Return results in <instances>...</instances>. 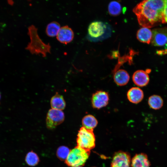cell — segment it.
Segmentation results:
<instances>
[{
	"label": "cell",
	"instance_id": "obj_1",
	"mask_svg": "<svg viewBox=\"0 0 167 167\" xmlns=\"http://www.w3.org/2000/svg\"><path fill=\"white\" fill-rule=\"evenodd\" d=\"M165 0H145L133 9L139 24L150 28L162 23V14Z\"/></svg>",
	"mask_w": 167,
	"mask_h": 167
},
{
	"label": "cell",
	"instance_id": "obj_2",
	"mask_svg": "<svg viewBox=\"0 0 167 167\" xmlns=\"http://www.w3.org/2000/svg\"><path fill=\"white\" fill-rule=\"evenodd\" d=\"M28 33L30 39V42L26 49L32 54H41L45 57L47 53H50V46L49 44L44 43L40 39L37 33V29L33 25L28 28Z\"/></svg>",
	"mask_w": 167,
	"mask_h": 167
},
{
	"label": "cell",
	"instance_id": "obj_3",
	"mask_svg": "<svg viewBox=\"0 0 167 167\" xmlns=\"http://www.w3.org/2000/svg\"><path fill=\"white\" fill-rule=\"evenodd\" d=\"M90 153V151L77 146L70 150L65 163L67 165L71 167L84 165L88 159Z\"/></svg>",
	"mask_w": 167,
	"mask_h": 167
},
{
	"label": "cell",
	"instance_id": "obj_4",
	"mask_svg": "<svg viewBox=\"0 0 167 167\" xmlns=\"http://www.w3.org/2000/svg\"><path fill=\"white\" fill-rule=\"evenodd\" d=\"M110 29L107 24L99 21L91 23L88 28L89 39L98 41L107 37L110 33Z\"/></svg>",
	"mask_w": 167,
	"mask_h": 167
},
{
	"label": "cell",
	"instance_id": "obj_5",
	"mask_svg": "<svg viewBox=\"0 0 167 167\" xmlns=\"http://www.w3.org/2000/svg\"><path fill=\"white\" fill-rule=\"evenodd\" d=\"M77 146L90 151L95 147V137L93 130L81 127L78 131L76 139Z\"/></svg>",
	"mask_w": 167,
	"mask_h": 167
},
{
	"label": "cell",
	"instance_id": "obj_6",
	"mask_svg": "<svg viewBox=\"0 0 167 167\" xmlns=\"http://www.w3.org/2000/svg\"><path fill=\"white\" fill-rule=\"evenodd\" d=\"M64 113L62 110L52 109H49L46 120L47 128L51 130L55 128L64 121Z\"/></svg>",
	"mask_w": 167,
	"mask_h": 167
},
{
	"label": "cell",
	"instance_id": "obj_7",
	"mask_svg": "<svg viewBox=\"0 0 167 167\" xmlns=\"http://www.w3.org/2000/svg\"><path fill=\"white\" fill-rule=\"evenodd\" d=\"M131 163V159L129 153L119 151L113 155L110 167H130Z\"/></svg>",
	"mask_w": 167,
	"mask_h": 167
},
{
	"label": "cell",
	"instance_id": "obj_8",
	"mask_svg": "<svg viewBox=\"0 0 167 167\" xmlns=\"http://www.w3.org/2000/svg\"><path fill=\"white\" fill-rule=\"evenodd\" d=\"M109 100L107 92L98 91L93 93L91 98L92 106L94 108L100 109L106 106Z\"/></svg>",
	"mask_w": 167,
	"mask_h": 167
},
{
	"label": "cell",
	"instance_id": "obj_9",
	"mask_svg": "<svg viewBox=\"0 0 167 167\" xmlns=\"http://www.w3.org/2000/svg\"><path fill=\"white\" fill-rule=\"evenodd\" d=\"M152 32L151 42L153 45L160 46L167 44V28L154 29Z\"/></svg>",
	"mask_w": 167,
	"mask_h": 167
},
{
	"label": "cell",
	"instance_id": "obj_10",
	"mask_svg": "<svg viewBox=\"0 0 167 167\" xmlns=\"http://www.w3.org/2000/svg\"><path fill=\"white\" fill-rule=\"evenodd\" d=\"M74 37L72 29L67 26L61 28L57 35L58 40L61 43L66 44L71 42Z\"/></svg>",
	"mask_w": 167,
	"mask_h": 167
},
{
	"label": "cell",
	"instance_id": "obj_11",
	"mask_svg": "<svg viewBox=\"0 0 167 167\" xmlns=\"http://www.w3.org/2000/svg\"><path fill=\"white\" fill-rule=\"evenodd\" d=\"M132 80L134 84L137 86L144 87L148 83L149 78L146 71L138 70L134 73L132 76Z\"/></svg>",
	"mask_w": 167,
	"mask_h": 167
},
{
	"label": "cell",
	"instance_id": "obj_12",
	"mask_svg": "<svg viewBox=\"0 0 167 167\" xmlns=\"http://www.w3.org/2000/svg\"><path fill=\"white\" fill-rule=\"evenodd\" d=\"M150 165L148 156L144 153L136 154L131 161L132 167H150Z\"/></svg>",
	"mask_w": 167,
	"mask_h": 167
},
{
	"label": "cell",
	"instance_id": "obj_13",
	"mask_svg": "<svg viewBox=\"0 0 167 167\" xmlns=\"http://www.w3.org/2000/svg\"><path fill=\"white\" fill-rule=\"evenodd\" d=\"M143 91L138 87H132L128 91L127 96L129 101L132 103L137 104L142 101L144 94Z\"/></svg>",
	"mask_w": 167,
	"mask_h": 167
},
{
	"label": "cell",
	"instance_id": "obj_14",
	"mask_svg": "<svg viewBox=\"0 0 167 167\" xmlns=\"http://www.w3.org/2000/svg\"><path fill=\"white\" fill-rule=\"evenodd\" d=\"M113 79L119 86H124L129 82L130 76L128 72L123 69H118L113 73Z\"/></svg>",
	"mask_w": 167,
	"mask_h": 167
},
{
	"label": "cell",
	"instance_id": "obj_15",
	"mask_svg": "<svg viewBox=\"0 0 167 167\" xmlns=\"http://www.w3.org/2000/svg\"><path fill=\"white\" fill-rule=\"evenodd\" d=\"M152 31L149 28L143 27L137 31V37L140 42L149 44L152 38Z\"/></svg>",
	"mask_w": 167,
	"mask_h": 167
},
{
	"label": "cell",
	"instance_id": "obj_16",
	"mask_svg": "<svg viewBox=\"0 0 167 167\" xmlns=\"http://www.w3.org/2000/svg\"><path fill=\"white\" fill-rule=\"evenodd\" d=\"M51 106L52 109L62 110L66 106V103L63 96L57 92L51 98Z\"/></svg>",
	"mask_w": 167,
	"mask_h": 167
},
{
	"label": "cell",
	"instance_id": "obj_17",
	"mask_svg": "<svg viewBox=\"0 0 167 167\" xmlns=\"http://www.w3.org/2000/svg\"><path fill=\"white\" fill-rule=\"evenodd\" d=\"M97 120L92 115H86L82 120L83 126L88 129L93 130L97 126Z\"/></svg>",
	"mask_w": 167,
	"mask_h": 167
},
{
	"label": "cell",
	"instance_id": "obj_18",
	"mask_svg": "<svg viewBox=\"0 0 167 167\" xmlns=\"http://www.w3.org/2000/svg\"><path fill=\"white\" fill-rule=\"evenodd\" d=\"M148 104L152 109L157 110L161 108L163 104L162 98L159 96L154 95L149 97Z\"/></svg>",
	"mask_w": 167,
	"mask_h": 167
},
{
	"label": "cell",
	"instance_id": "obj_19",
	"mask_svg": "<svg viewBox=\"0 0 167 167\" xmlns=\"http://www.w3.org/2000/svg\"><path fill=\"white\" fill-rule=\"evenodd\" d=\"M60 28V24L58 22L56 21L51 22L46 27V34L49 37L57 36Z\"/></svg>",
	"mask_w": 167,
	"mask_h": 167
},
{
	"label": "cell",
	"instance_id": "obj_20",
	"mask_svg": "<svg viewBox=\"0 0 167 167\" xmlns=\"http://www.w3.org/2000/svg\"><path fill=\"white\" fill-rule=\"evenodd\" d=\"M108 11L110 15L116 16L119 15L122 11L120 4L116 1L110 2L109 4Z\"/></svg>",
	"mask_w": 167,
	"mask_h": 167
},
{
	"label": "cell",
	"instance_id": "obj_21",
	"mask_svg": "<svg viewBox=\"0 0 167 167\" xmlns=\"http://www.w3.org/2000/svg\"><path fill=\"white\" fill-rule=\"evenodd\" d=\"M25 160L26 163L29 166H34L39 163V158L37 154L32 151L27 154Z\"/></svg>",
	"mask_w": 167,
	"mask_h": 167
},
{
	"label": "cell",
	"instance_id": "obj_22",
	"mask_svg": "<svg viewBox=\"0 0 167 167\" xmlns=\"http://www.w3.org/2000/svg\"><path fill=\"white\" fill-rule=\"evenodd\" d=\"M70 151L69 149L65 146L59 147L57 150L56 155L61 161H65L67 158Z\"/></svg>",
	"mask_w": 167,
	"mask_h": 167
},
{
	"label": "cell",
	"instance_id": "obj_23",
	"mask_svg": "<svg viewBox=\"0 0 167 167\" xmlns=\"http://www.w3.org/2000/svg\"><path fill=\"white\" fill-rule=\"evenodd\" d=\"M167 23V0H165V4L162 14V23Z\"/></svg>",
	"mask_w": 167,
	"mask_h": 167
},
{
	"label": "cell",
	"instance_id": "obj_24",
	"mask_svg": "<svg viewBox=\"0 0 167 167\" xmlns=\"http://www.w3.org/2000/svg\"><path fill=\"white\" fill-rule=\"evenodd\" d=\"M156 53L159 55L167 54V44L165 45L164 49L157 51Z\"/></svg>",
	"mask_w": 167,
	"mask_h": 167
},
{
	"label": "cell",
	"instance_id": "obj_25",
	"mask_svg": "<svg viewBox=\"0 0 167 167\" xmlns=\"http://www.w3.org/2000/svg\"><path fill=\"white\" fill-rule=\"evenodd\" d=\"M82 167V166H76V167Z\"/></svg>",
	"mask_w": 167,
	"mask_h": 167
},
{
	"label": "cell",
	"instance_id": "obj_26",
	"mask_svg": "<svg viewBox=\"0 0 167 167\" xmlns=\"http://www.w3.org/2000/svg\"><path fill=\"white\" fill-rule=\"evenodd\" d=\"M0 99H1V94L0 92Z\"/></svg>",
	"mask_w": 167,
	"mask_h": 167
}]
</instances>
